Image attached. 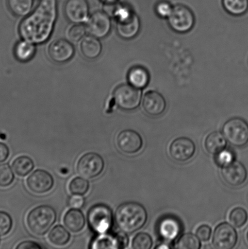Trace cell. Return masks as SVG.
Returning <instances> with one entry per match:
<instances>
[{"label":"cell","mask_w":248,"mask_h":249,"mask_svg":"<svg viewBox=\"0 0 248 249\" xmlns=\"http://www.w3.org/2000/svg\"><path fill=\"white\" fill-rule=\"evenodd\" d=\"M57 16V0H41L19 24V35L23 40L35 45L45 43L52 35Z\"/></svg>","instance_id":"obj_1"},{"label":"cell","mask_w":248,"mask_h":249,"mask_svg":"<svg viewBox=\"0 0 248 249\" xmlns=\"http://www.w3.org/2000/svg\"><path fill=\"white\" fill-rule=\"evenodd\" d=\"M147 210L142 204L128 202L116 209L115 220L116 226L123 232L131 234L140 230L147 223Z\"/></svg>","instance_id":"obj_2"},{"label":"cell","mask_w":248,"mask_h":249,"mask_svg":"<svg viewBox=\"0 0 248 249\" xmlns=\"http://www.w3.org/2000/svg\"><path fill=\"white\" fill-rule=\"evenodd\" d=\"M57 213L53 207L42 205L35 207L27 216V224L32 233L38 236L45 235L55 223Z\"/></svg>","instance_id":"obj_3"},{"label":"cell","mask_w":248,"mask_h":249,"mask_svg":"<svg viewBox=\"0 0 248 249\" xmlns=\"http://www.w3.org/2000/svg\"><path fill=\"white\" fill-rule=\"evenodd\" d=\"M87 219L92 231L99 235L105 233L113 225V212L110 207L105 204H96L90 209Z\"/></svg>","instance_id":"obj_4"},{"label":"cell","mask_w":248,"mask_h":249,"mask_svg":"<svg viewBox=\"0 0 248 249\" xmlns=\"http://www.w3.org/2000/svg\"><path fill=\"white\" fill-rule=\"evenodd\" d=\"M222 133L228 142L233 146L243 147L248 143V124L243 119H230L223 124Z\"/></svg>","instance_id":"obj_5"},{"label":"cell","mask_w":248,"mask_h":249,"mask_svg":"<svg viewBox=\"0 0 248 249\" xmlns=\"http://www.w3.org/2000/svg\"><path fill=\"white\" fill-rule=\"evenodd\" d=\"M113 97L119 108L125 111H132L140 106L142 91L130 84H123L116 88Z\"/></svg>","instance_id":"obj_6"},{"label":"cell","mask_w":248,"mask_h":249,"mask_svg":"<svg viewBox=\"0 0 248 249\" xmlns=\"http://www.w3.org/2000/svg\"><path fill=\"white\" fill-rule=\"evenodd\" d=\"M167 20L172 30L178 33H186L193 28L195 16L188 7L177 4L173 7Z\"/></svg>","instance_id":"obj_7"},{"label":"cell","mask_w":248,"mask_h":249,"mask_svg":"<svg viewBox=\"0 0 248 249\" xmlns=\"http://www.w3.org/2000/svg\"><path fill=\"white\" fill-rule=\"evenodd\" d=\"M104 161L99 154L90 152L85 154L78 161V173L86 179H92L99 177L104 170Z\"/></svg>","instance_id":"obj_8"},{"label":"cell","mask_w":248,"mask_h":249,"mask_svg":"<svg viewBox=\"0 0 248 249\" xmlns=\"http://www.w3.org/2000/svg\"><path fill=\"white\" fill-rule=\"evenodd\" d=\"M87 33L98 38L106 37L111 31V17L104 11H97L86 22Z\"/></svg>","instance_id":"obj_9"},{"label":"cell","mask_w":248,"mask_h":249,"mask_svg":"<svg viewBox=\"0 0 248 249\" xmlns=\"http://www.w3.org/2000/svg\"><path fill=\"white\" fill-rule=\"evenodd\" d=\"M237 240L236 231L227 223L219 224L214 232L213 243L216 249H232L236 245Z\"/></svg>","instance_id":"obj_10"},{"label":"cell","mask_w":248,"mask_h":249,"mask_svg":"<svg viewBox=\"0 0 248 249\" xmlns=\"http://www.w3.org/2000/svg\"><path fill=\"white\" fill-rule=\"evenodd\" d=\"M64 12L67 20L71 23H84L89 17V5L87 0H67Z\"/></svg>","instance_id":"obj_11"},{"label":"cell","mask_w":248,"mask_h":249,"mask_svg":"<svg viewBox=\"0 0 248 249\" xmlns=\"http://www.w3.org/2000/svg\"><path fill=\"white\" fill-rule=\"evenodd\" d=\"M26 184L31 192L44 194L50 192L54 185V180L50 173L43 170H36L27 179Z\"/></svg>","instance_id":"obj_12"},{"label":"cell","mask_w":248,"mask_h":249,"mask_svg":"<svg viewBox=\"0 0 248 249\" xmlns=\"http://www.w3.org/2000/svg\"><path fill=\"white\" fill-rule=\"evenodd\" d=\"M116 143L123 153L131 155L140 150L143 145V140L142 136L137 131L125 129L118 134Z\"/></svg>","instance_id":"obj_13"},{"label":"cell","mask_w":248,"mask_h":249,"mask_svg":"<svg viewBox=\"0 0 248 249\" xmlns=\"http://www.w3.org/2000/svg\"><path fill=\"white\" fill-rule=\"evenodd\" d=\"M195 152V143L187 138L175 139L169 147L170 155L174 160L178 162H185L190 160Z\"/></svg>","instance_id":"obj_14"},{"label":"cell","mask_w":248,"mask_h":249,"mask_svg":"<svg viewBox=\"0 0 248 249\" xmlns=\"http://www.w3.org/2000/svg\"><path fill=\"white\" fill-rule=\"evenodd\" d=\"M48 53L53 62L64 63L74 57L75 48L69 41L65 39H58L51 43L49 46Z\"/></svg>","instance_id":"obj_15"},{"label":"cell","mask_w":248,"mask_h":249,"mask_svg":"<svg viewBox=\"0 0 248 249\" xmlns=\"http://www.w3.org/2000/svg\"><path fill=\"white\" fill-rule=\"evenodd\" d=\"M223 179L228 185L239 187L244 184L248 177L247 168L239 161L234 160L222 169Z\"/></svg>","instance_id":"obj_16"},{"label":"cell","mask_w":248,"mask_h":249,"mask_svg":"<svg viewBox=\"0 0 248 249\" xmlns=\"http://www.w3.org/2000/svg\"><path fill=\"white\" fill-rule=\"evenodd\" d=\"M129 239L125 233L99 234L92 243L91 249H124L127 247Z\"/></svg>","instance_id":"obj_17"},{"label":"cell","mask_w":248,"mask_h":249,"mask_svg":"<svg viewBox=\"0 0 248 249\" xmlns=\"http://www.w3.org/2000/svg\"><path fill=\"white\" fill-rule=\"evenodd\" d=\"M142 106L146 113L149 115L157 116L161 115L166 109V102L159 92L151 91L145 95Z\"/></svg>","instance_id":"obj_18"},{"label":"cell","mask_w":248,"mask_h":249,"mask_svg":"<svg viewBox=\"0 0 248 249\" xmlns=\"http://www.w3.org/2000/svg\"><path fill=\"white\" fill-rule=\"evenodd\" d=\"M140 26V19L134 12L128 18L116 21V32L125 40H131L137 36Z\"/></svg>","instance_id":"obj_19"},{"label":"cell","mask_w":248,"mask_h":249,"mask_svg":"<svg viewBox=\"0 0 248 249\" xmlns=\"http://www.w3.org/2000/svg\"><path fill=\"white\" fill-rule=\"evenodd\" d=\"M158 231L162 238L166 241H172L181 233L182 226L178 219L172 216H166L160 221Z\"/></svg>","instance_id":"obj_20"},{"label":"cell","mask_w":248,"mask_h":249,"mask_svg":"<svg viewBox=\"0 0 248 249\" xmlns=\"http://www.w3.org/2000/svg\"><path fill=\"white\" fill-rule=\"evenodd\" d=\"M80 51L87 59L94 60L100 55L102 45L99 38L94 36H85L80 43Z\"/></svg>","instance_id":"obj_21"},{"label":"cell","mask_w":248,"mask_h":249,"mask_svg":"<svg viewBox=\"0 0 248 249\" xmlns=\"http://www.w3.org/2000/svg\"><path fill=\"white\" fill-rule=\"evenodd\" d=\"M65 225L74 233L82 231L86 225L84 214L79 209L72 208L68 211L63 218Z\"/></svg>","instance_id":"obj_22"},{"label":"cell","mask_w":248,"mask_h":249,"mask_svg":"<svg viewBox=\"0 0 248 249\" xmlns=\"http://www.w3.org/2000/svg\"><path fill=\"white\" fill-rule=\"evenodd\" d=\"M150 76L147 69L140 66L130 70L128 74L129 84L136 89H142L149 84Z\"/></svg>","instance_id":"obj_23"},{"label":"cell","mask_w":248,"mask_h":249,"mask_svg":"<svg viewBox=\"0 0 248 249\" xmlns=\"http://www.w3.org/2000/svg\"><path fill=\"white\" fill-rule=\"evenodd\" d=\"M227 139L220 132H213L206 137L205 146L206 151L211 155H216L225 150L227 146Z\"/></svg>","instance_id":"obj_24"},{"label":"cell","mask_w":248,"mask_h":249,"mask_svg":"<svg viewBox=\"0 0 248 249\" xmlns=\"http://www.w3.org/2000/svg\"><path fill=\"white\" fill-rule=\"evenodd\" d=\"M36 53L35 44L22 40L17 43L14 49L15 56L21 62H27L34 57Z\"/></svg>","instance_id":"obj_25"},{"label":"cell","mask_w":248,"mask_h":249,"mask_svg":"<svg viewBox=\"0 0 248 249\" xmlns=\"http://www.w3.org/2000/svg\"><path fill=\"white\" fill-rule=\"evenodd\" d=\"M33 0H7L10 11L17 17L28 16L33 9Z\"/></svg>","instance_id":"obj_26"},{"label":"cell","mask_w":248,"mask_h":249,"mask_svg":"<svg viewBox=\"0 0 248 249\" xmlns=\"http://www.w3.org/2000/svg\"><path fill=\"white\" fill-rule=\"evenodd\" d=\"M12 169L19 177H26L33 170V161L26 156H21L17 158L12 162Z\"/></svg>","instance_id":"obj_27"},{"label":"cell","mask_w":248,"mask_h":249,"mask_svg":"<svg viewBox=\"0 0 248 249\" xmlns=\"http://www.w3.org/2000/svg\"><path fill=\"white\" fill-rule=\"evenodd\" d=\"M70 234L64 227L58 225L49 233L48 238L51 243L58 246L66 245L70 240Z\"/></svg>","instance_id":"obj_28"},{"label":"cell","mask_w":248,"mask_h":249,"mask_svg":"<svg viewBox=\"0 0 248 249\" xmlns=\"http://www.w3.org/2000/svg\"><path fill=\"white\" fill-rule=\"evenodd\" d=\"M226 11L234 16H241L248 11V0H222Z\"/></svg>","instance_id":"obj_29"},{"label":"cell","mask_w":248,"mask_h":249,"mask_svg":"<svg viewBox=\"0 0 248 249\" xmlns=\"http://www.w3.org/2000/svg\"><path fill=\"white\" fill-rule=\"evenodd\" d=\"M198 236L192 233H185L179 238L176 248L181 249H199L201 243Z\"/></svg>","instance_id":"obj_30"},{"label":"cell","mask_w":248,"mask_h":249,"mask_svg":"<svg viewBox=\"0 0 248 249\" xmlns=\"http://www.w3.org/2000/svg\"><path fill=\"white\" fill-rule=\"evenodd\" d=\"M89 189L88 180L83 177H76L71 180L69 185V190L72 195L83 196Z\"/></svg>","instance_id":"obj_31"},{"label":"cell","mask_w":248,"mask_h":249,"mask_svg":"<svg viewBox=\"0 0 248 249\" xmlns=\"http://www.w3.org/2000/svg\"><path fill=\"white\" fill-rule=\"evenodd\" d=\"M248 218L247 212L242 207H237L233 209L230 214L231 223L237 228L244 226L246 224Z\"/></svg>","instance_id":"obj_32"},{"label":"cell","mask_w":248,"mask_h":249,"mask_svg":"<svg viewBox=\"0 0 248 249\" xmlns=\"http://www.w3.org/2000/svg\"><path fill=\"white\" fill-rule=\"evenodd\" d=\"M14 174L6 163L0 164V187H7L14 182Z\"/></svg>","instance_id":"obj_33"},{"label":"cell","mask_w":248,"mask_h":249,"mask_svg":"<svg viewBox=\"0 0 248 249\" xmlns=\"http://www.w3.org/2000/svg\"><path fill=\"white\" fill-rule=\"evenodd\" d=\"M152 246V238L146 233H138L132 242V247L135 249H150Z\"/></svg>","instance_id":"obj_34"},{"label":"cell","mask_w":248,"mask_h":249,"mask_svg":"<svg viewBox=\"0 0 248 249\" xmlns=\"http://www.w3.org/2000/svg\"><path fill=\"white\" fill-rule=\"evenodd\" d=\"M87 33L86 26L82 23L75 24L67 31V37L70 40L77 42L82 40Z\"/></svg>","instance_id":"obj_35"},{"label":"cell","mask_w":248,"mask_h":249,"mask_svg":"<svg viewBox=\"0 0 248 249\" xmlns=\"http://www.w3.org/2000/svg\"><path fill=\"white\" fill-rule=\"evenodd\" d=\"M13 225L11 216L6 212L0 211V236L6 235L10 232Z\"/></svg>","instance_id":"obj_36"},{"label":"cell","mask_w":248,"mask_h":249,"mask_svg":"<svg viewBox=\"0 0 248 249\" xmlns=\"http://www.w3.org/2000/svg\"><path fill=\"white\" fill-rule=\"evenodd\" d=\"M155 12L162 18H168L171 14L173 6L167 1H160L155 6Z\"/></svg>","instance_id":"obj_37"},{"label":"cell","mask_w":248,"mask_h":249,"mask_svg":"<svg viewBox=\"0 0 248 249\" xmlns=\"http://www.w3.org/2000/svg\"><path fill=\"white\" fill-rule=\"evenodd\" d=\"M215 161L218 165L224 167L234 161V155L231 151L223 150L216 155Z\"/></svg>","instance_id":"obj_38"},{"label":"cell","mask_w":248,"mask_h":249,"mask_svg":"<svg viewBox=\"0 0 248 249\" xmlns=\"http://www.w3.org/2000/svg\"><path fill=\"white\" fill-rule=\"evenodd\" d=\"M211 229L207 225L199 227L196 231V235L200 240L207 241L210 240L211 235Z\"/></svg>","instance_id":"obj_39"},{"label":"cell","mask_w":248,"mask_h":249,"mask_svg":"<svg viewBox=\"0 0 248 249\" xmlns=\"http://www.w3.org/2000/svg\"><path fill=\"white\" fill-rule=\"evenodd\" d=\"M84 204V199L80 195H74L70 197L68 204L74 209L81 208Z\"/></svg>","instance_id":"obj_40"},{"label":"cell","mask_w":248,"mask_h":249,"mask_svg":"<svg viewBox=\"0 0 248 249\" xmlns=\"http://www.w3.org/2000/svg\"><path fill=\"white\" fill-rule=\"evenodd\" d=\"M17 249H41L42 247L39 244L33 241H24L17 246Z\"/></svg>","instance_id":"obj_41"},{"label":"cell","mask_w":248,"mask_h":249,"mask_svg":"<svg viewBox=\"0 0 248 249\" xmlns=\"http://www.w3.org/2000/svg\"><path fill=\"white\" fill-rule=\"evenodd\" d=\"M9 156V149L6 144L0 142V163L6 161Z\"/></svg>","instance_id":"obj_42"},{"label":"cell","mask_w":248,"mask_h":249,"mask_svg":"<svg viewBox=\"0 0 248 249\" xmlns=\"http://www.w3.org/2000/svg\"><path fill=\"white\" fill-rule=\"evenodd\" d=\"M156 249H169L171 248V246L168 245H166V244H162V245H160L157 246Z\"/></svg>","instance_id":"obj_43"},{"label":"cell","mask_w":248,"mask_h":249,"mask_svg":"<svg viewBox=\"0 0 248 249\" xmlns=\"http://www.w3.org/2000/svg\"><path fill=\"white\" fill-rule=\"evenodd\" d=\"M104 2V4H113L118 2V0H101Z\"/></svg>","instance_id":"obj_44"},{"label":"cell","mask_w":248,"mask_h":249,"mask_svg":"<svg viewBox=\"0 0 248 249\" xmlns=\"http://www.w3.org/2000/svg\"><path fill=\"white\" fill-rule=\"evenodd\" d=\"M247 240H248V232L247 233Z\"/></svg>","instance_id":"obj_45"}]
</instances>
